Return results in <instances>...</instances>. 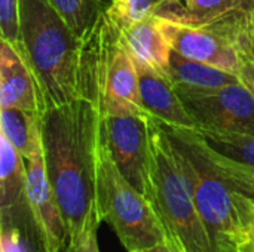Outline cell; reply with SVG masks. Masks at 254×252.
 Segmentation results:
<instances>
[{
	"instance_id": "8fae6325",
	"label": "cell",
	"mask_w": 254,
	"mask_h": 252,
	"mask_svg": "<svg viewBox=\"0 0 254 252\" xmlns=\"http://www.w3.org/2000/svg\"><path fill=\"white\" fill-rule=\"evenodd\" d=\"M158 25L173 50L237 76L241 65V52L253 48L241 46L234 37L216 28L190 27L161 18H158Z\"/></svg>"
},
{
	"instance_id": "9c48e42d",
	"label": "cell",
	"mask_w": 254,
	"mask_h": 252,
	"mask_svg": "<svg viewBox=\"0 0 254 252\" xmlns=\"http://www.w3.org/2000/svg\"><path fill=\"white\" fill-rule=\"evenodd\" d=\"M155 16L171 22L208 27L252 48L254 34V0H155Z\"/></svg>"
},
{
	"instance_id": "d4e9b609",
	"label": "cell",
	"mask_w": 254,
	"mask_h": 252,
	"mask_svg": "<svg viewBox=\"0 0 254 252\" xmlns=\"http://www.w3.org/2000/svg\"><path fill=\"white\" fill-rule=\"evenodd\" d=\"M240 252H254V209L249 226H247V235H246V244L243 245V248Z\"/></svg>"
},
{
	"instance_id": "9a60e30c",
	"label": "cell",
	"mask_w": 254,
	"mask_h": 252,
	"mask_svg": "<svg viewBox=\"0 0 254 252\" xmlns=\"http://www.w3.org/2000/svg\"><path fill=\"white\" fill-rule=\"evenodd\" d=\"M135 65L141 108L162 125L196 129L170 77L144 64L135 62Z\"/></svg>"
},
{
	"instance_id": "5bb4252c",
	"label": "cell",
	"mask_w": 254,
	"mask_h": 252,
	"mask_svg": "<svg viewBox=\"0 0 254 252\" xmlns=\"http://www.w3.org/2000/svg\"><path fill=\"white\" fill-rule=\"evenodd\" d=\"M0 108H19L42 116L43 98L36 77L16 45L1 39L0 45Z\"/></svg>"
},
{
	"instance_id": "5b68a950",
	"label": "cell",
	"mask_w": 254,
	"mask_h": 252,
	"mask_svg": "<svg viewBox=\"0 0 254 252\" xmlns=\"http://www.w3.org/2000/svg\"><path fill=\"white\" fill-rule=\"evenodd\" d=\"M97 211L128 252L138 251L168 241L165 229L152 205L118 169L100 123L97 146Z\"/></svg>"
},
{
	"instance_id": "52a82bcc",
	"label": "cell",
	"mask_w": 254,
	"mask_h": 252,
	"mask_svg": "<svg viewBox=\"0 0 254 252\" xmlns=\"http://www.w3.org/2000/svg\"><path fill=\"white\" fill-rule=\"evenodd\" d=\"M176 89L196 129L254 134V97L243 82L213 89Z\"/></svg>"
},
{
	"instance_id": "30bf717a",
	"label": "cell",
	"mask_w": 254,
	"mask_h": 252,
	"mask_svg": "<svg viewBox=\"0 0 254 252\" xmlns=\"http://www.w3.org/2000/svg\"><path fill=\"white\" fill-rule=\"evenodd\" d=\"M22 159L27 169V190L31 217L39 238L46 252H61L68 242V233L46 174L42 135L37 137L28 154Z\"/></svg>"
},
{
	"instance_id": "cb8c5ba5",
	"label": "cell",
	"mask_w": 254,
	"mask_h": 252,
	"mask_svg": "<svg viewBox=\"0 0 254 252\" xmlns=\"http://www.w3.org/2000/svg\"><path fill=\"white\" fill-rule=\"evenodd\" d=\"M238 76L254 97V48L241 52V65Z\"/></svg>"
},
{
	"instance_id": "6da1fadb",
	"label": "cell",
	"mask_w": 254,
	"mask_h": 252,
	"mask_svg": "<svg viewBox=\"0 0 254 252\" xmlns=\"http://www.w3.org/2000/svg\"><path fill=\"white\" fill-rule=\"evenodd\" d=\"M100 123V111L89 100L48 108L40 117L45 168L68 238L98 215L95 186Z\"/></svg>"
},
{
	"instance_id": "7a4b0ae2",
	"label": "cell",
	"mask_w": 254,
	"mask_h": 252,
	"mask_svg": "<svg viewBox=\"0 0 254 252\" xmlns=\"http://www.w3.org/2000/svg\"><path fill=\"white\" fill-rule=\"evenodd\" d=\"M16 46L39 85L45 110L88 100L86 45L48 0H19Z\"/></svg>"
},
{
	"instance_id": "e0dca14e",
	"label": "cell",
	"mask_w": 254,
	"mask_h": 252,
	"mask_svg": "<svg viewBox=\"0 0 254 252\" xmlns=\"http://www.w3.org/2000/svg\"><path fill=\"white\" fill-rule=\"evenodd\" d=\"M167 76L174 86L193 89H213L241 82L240 76L234 73L186 58L176 50L171 52Z\"/></svg>"
},
{
	"instance_id": "44dd1931",
	"label": "cell",
	"mask_w": 254,
	"mask_h": 252,
	"mask_svg": "<svg viewBox=\"0 0 254 252\" xmlns=\"http://www.w3.org/2000/svg\"><path fill=\"white\" fill-rule=\"evenodd\" d=\"M153 4L155 0H115L107 15L122 28L152 15Z\"/></svg>"
},
{
	"instance_id": "7c38bea8",
	"label": "cell",
	"mask_w": 254,
	"mask_h": 252,
	"mask_svg": "<svg viewBox=\"0 0 254 252\" xmlns=\"http://www.w3.org/2000/svg\"><path fill=\"white\" fill-rule=\"evenodd\" d=\"M195 132L211 166L237 192L254 201V134Z\"/></svg>"
},
{
	"instance_id": "ac0fdd59",
	"label": "cell",
	"mask_w": 254,
	"mask_h": 252,
	"mask_svg": "<svg viewBox=\"0 0 254 252\" xmlns=\"http://www.w3.org/2000/svg\"><path fill=\"white\" fill-rule=\"evenodd\" d=\"M74 34L88 45L115 0H48Z\"/></svg>"
},
{
	"instance_id": "d6986e66",
	"label": "cell",
	"mask_w": 254,
	"mask_h": 252,
	"mask_svg": "<svg viewBox=\"0 0 254 252\" xmlns=\"http://www.w3.org/2000/svg\"><path fill=\"white\" fill-rule=\"evenodd\" d=\"M40 117L19 108H0V135L24 157L40 135Z\"/></svg>"
},
{
	"instance_id": "8992f818",
	"label": "cell",
	"mask_w": 254,
	"mask_h": 252,
	"mask_svg": "<svg viewBox=\"0 0 254 252\" xmlns=\"http://www.w3.org/2000/svg\"><path fill=\"white\" fill-rule=\"evenodd\" d=\"M86 74L88 100L101 116L146 113L140 104L135 61L109 15L86 45Z\"/></svg>"
},
{
	"instance_id": "2e32d148",
	"label": "cell",
	"mask_w": 254,
	"mask_h": 252,
	"mask_svg": "<svg viewBox=\"0 0 254 252\" xmlns=\"http://www.w3.org/2000/svg\"><path fill=\"white\" fill-rule=\"evenodd\" d=\"M121 37L135 62L167 74L173 48L162 34L158 18L153 13L138 22L122 27Z\"/></svg>"
},
{
	"instance_id": "484cf974",
	"label": "cell",
	"mask_w": 254,
	"mask_h": 252,
	"mask_svg": "<svg viewBox=\"0 0 254 252\" xmlns=\"http://www.w3.org/2000/svg\"><path fill=\"white\" fill-rule=\"evenodd\" d=\"M132 252H179V250H177L170 241H165V242L156 244V245H153V247L143 248V250H138V251Z\"/></svg>"
},
{
	"instance_id": "4fadbf2b",
	"label": "cell",
	"mask_w": 254,
	"mask_h": 252,
	"mask_svg": "<svg viewBox=\"0 0 254 252\" xmlns=\"http://www.w3.org/2000/svg\"><path fill=\"white\" fill-rule=\"evenodd\" d=\"M0 224L37 232L28 202L24 159L3 135H0Z\"/></svg>"
},
{
	"instance_id": "ffe728a7",
	"label": "cell",
	"mask_w": 254,
	"mask_h": 252,
	"mask_svg": "<svg viewBox=\"0 0 254 252\" xmlns=\"http://www.w3.org/2000/svg\"><path fill=\"white\" fill-rule=\"evenodd\" d=\"M0 252H46L34 230L0 224Z\"/></svg>"
},
{
	"instance_id": "603a6c76",
	"label": "cell",
	"mask_w": 254,
	"mask_h": 252,
	"mask_svg": "<svg viewBox=\"0 0 254 252\" xmlns=\"http://www.w3.org/2000/svg\"><path fill=\"white\" fill-rule=\"evenodd\" d=\"M101 223L100 215H95L80 232L71 235L64 248V252H100L97 232Z\"/></svg>"
},
{
	"instance_id": "4316f807",
	"label": "cell",
	"mask_w": 254,
	"mask_h": 252,
	"mask_svg": "<svg viewBox=\"0 0 254 252\" xmlns=\"http://www.w3.org/2000/svg\"><path fill=\"white\" fill-rule=\"evenodd\" d=\"M253 48H254V34H253Z\"/></svg>"
},
{
	"instance_id": "3957f363",
	"label": "cell",
	"mask_w": 254,
	"mask_h": 252,
	"mask_svg": "<svg viewBox=\"0 0 254 252\" xmlns=\"http://www.w3.org/2000/svg\"><path fill=\"white\" fill-rule=\"evenodd\" d=\"M162 125V123H161ZM190 184L214 252H240L254 201L237 192L205 157L195 129L162 125Z\"/></svg>"
},
{
	"instance_id": "ba28073f",
	"label": "cell",
	"mask_w": 254,
	"mask_h": 252,
	"mask_svg": "<svg viewBox=\"0 0 254 252\" xmlns=\"http://www.w3.org/2000/svg\"><path fill=\"white\" fill-rule=\"evenodd\" d=\"M109 153L122 175L147 199L150 196V116L100 114Z\"/></svg>"
},
{
	"instance_id": "277c9868",
	"label": "cell",
	"mask_w": 254,
	"mask_h": 252,
	"mask_svg": "<svg viewBox=\"0 0 254 252\" xmlns=\"http://www.w3.org/2000/svg\"><path fill=\"white\" fill-rule=\"evenodd\" d=\"M150 196L168 241L179 252H214L190 184L159 122L150 117Z\"/></svg>"
},
{
	"instance_id": "7402d4cb",
	"label": "cell",
	"mask_w": 254,
	"mask_h": 252,
	"mask_svg": "<svg viewBox=\"0 0 254 252\" xmlns=\"http://www.w3.org/2000/svg\"><path fill=\"white\" fill-rule=\"evenodd\" d=\"M19 0H0V39L16 45L19 42Z\"/></svg>"
}]
</instances>
